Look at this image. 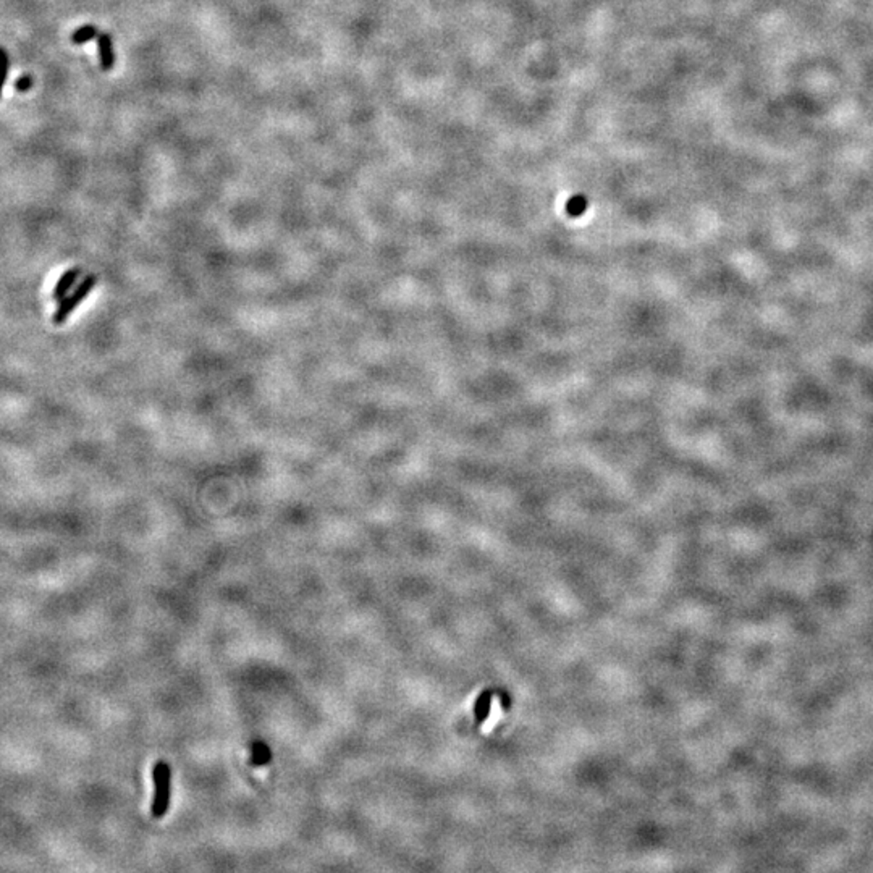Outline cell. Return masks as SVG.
<instances>
[{
  "label": "cell",
  "mask_w": 873,
  "mask_h": 873,
  "mask_svg": "<svg viewBox=\"0 0 873 873\" xmlns=\"http://www.w3.org/2000/svg\"><path fill=\"white\" fill-rule=\"evenodd\" d=\"M251 762L254 763V765H262V763L269 762V749H267L266 745H262V744L256 745V747H254V757H252Z\"/></svg>",
  "instance_id": "6"
},
{
  "label": "cell",
  "mask_w": 873,
  "mask_h": 873,
  "mask_svg": "<svg viewBox=\"0 0 873 873\" xmlns=\"http://www.w3.org/2000/svg\"><path fill=\"white\" fill-rule=\"evenodd\" d=\"M170 765L165 762H157L153 770V778L155 784V796L153 801V815L155 818H162L168 811L170 804Z\"/></svg>",
  "instance_id": "1"
},
{
  "label": "cell",
  "mask_w": 873,
  "mask_h": 873,
  "mask_svg": "<svg viewBox=\"0 0 873 873\" xmlns=\"http://www.w3.org/2000/svg\"><path fill=\"white\" fill-rule=\"evenodd\" d=\"M29 87H31V78H29V76H23V78H19V80L17 81V89L26 91V89H29Z\"/></svg>",
  "instance_id": "8"
},
{
  "label": "cell",
  "mask_w": 873,
  "mask_h": 873,
  "mask_svg": "<svg viewBox=\"0 0 873 873\" xmlns=\"http://www.w3.org/2000/svg\"><path fill=\"white\" fill-rule=\"evenodd\" d=\"M96 285H97V279H96L94 275L86 277V279L83 280V284L78 286V290L73 293L71 296H68L67 300L62 301V304H60V307H58V311L55 312V314H53V322H55V324H62V322L71 314V311H75L76 307H78V304H80V302L85 300V297H87V295H89L91 290L94 288Z\"/></svg>",
  "instance_id": "2"
},
{
  "label": "cell",
  "mask_w": 873,
  "mask_h": 873,
  "mask_svg": "<svg viewBox=\"0 0 873 873\" xmlns=\"http://www.w3.org/2000/svg\"><path fill=\"white\" fill-rule=\"evenodd\" d=\"M97 36H99V34H97V29L94 26H91V24H86V26L78 28L76 31L73 33L71 41L75 44H85Z\"/></svg>",
  "instance_id": "5"
},
{
  "label": "cell",
  "mask_w": 873,
  "mask_h": 873,
  "mask_svg": "<svg viewBox=\"0 0 873 873\" xmlns=\"http://www.w3.org/2000/svg\"><path fill=\"white\" fill-rule=\"evenodd\" d=\"M7 68H8L7 55H5V52L0 49V91H2L3 81H5V78H7Z\"/></svg>",
  "instance_id": "7"
},
{
  "label": "cell",
  "mask_w": 873,
  "mask_h": 873,
  "mask_svg": "<svg viewBox=\"0 0 873 873\" xmlns=\"http://www.w3.org/2000/svg\"><path fill=\"white\" fill-rule=\"evenodd\" d=\"M80 274H81V272H80V269H73V270H68V272H67V274H65V275H63V277H62V279H60V282H58V284L55 285V291H53V296H55V297H58V300H62V297H63V296H65V295H67V291H68V290H70V288H71V286H73V284H75V282H76V279H78V277H80Z\"/></svg>",
  "instance_id": "4"
},
{
  "label": "cell",
  "mask_w": 873,
  "mask_h": 873,
  "mask_svg": "<svg viewBox=\"0 0 873 873\" xmlns=\"http://www.w3.org/2000/svg\"><path fill=\"white\" fill-rule=\"evenodd\" d=\"M97 47H99V58L101 65L104 70H110L115 63L114 46H112V37L109 34H99L97 36Z\"/></svg>",
  "instance_id": "3"
}]
</instances>
